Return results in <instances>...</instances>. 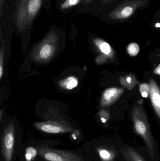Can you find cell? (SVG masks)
<instances>
[{
    "mask_svg": "<svg viewBox=\"0 0 160 161\" xmlns=\"http://www.w3.org/2000/svg\"><path fill=\"white\" fill-rule=\"evenodd\" d=\"M149 94L153 108L159 117H160V90L154 80H150Z\"/></svg>",
    "mask_w": 160,
    "mask_h": 161,
    "instance_id": "52a82bcc",
    "label": "cell"
},
{
    "mask_svg": "<svg viewBox=\"0 0 160 161\" xmlns=\"http://www.w3.org/2000/svg\"><path fill=\"white\" fill-rule=\"evenodd\" d=\"M1 33H0V41H1Z\"/></svg>",
    "mask_w": 160,
    "mask_h": 161,
    "instance_id": "d4e9b609",
    "label": "cell"
},
{
    "mask_svg": "<svg viewBox=\"0 0 160 161\" xmlns=\"http://www.w3.org/2000/svg\"><path fill=\"white\" fill-rule=\"evenodd\" d=\"M156 26L157 27H160V24L159 23H157L156 24Z\"/></svg>",
    "mask_w": 160,
    "mask_h": 161,
    "instance_id": "603a6c76",
    "label": "cell"
},
{
    "mask_svg": "<svg viewBox=\"0 0 160 161\" xmlns=\"http://www.w3.org/2000/svg\"><path fill=\"white\" fill-rule=\"evenodd\" d=\"M38 152L47 161H84L81 157L70 151L53 149L45 146H39Z\"/></svg>",
    "mask_w": 160,
    "mask_h": 161,
    "instance_id": "277c9868",
    "label": "cell"
},
{
    "mask_svg": "<svg viewBox=\"0 0 160 161\" xmlns=\"http://www.w3.org/2000/svg\"><path fill=\"white\" fill-rule=\"evenodd\" d=\"M5 0H0V15L2 12V8H3V6Z\"/></svg>",
    "mask_w": 160,
    "mask_h": 161,
    "instance_id": "d6986e66",
    "label": "cell"
},
{
    "mask_svg": "<svg viewBox=\"0 0 160 161\" xmlns=\"http://www.w3.org/2000/svg\"><path fill=\"white\" fill-rule=\"evenodd\" d=\"M133 120L135 131L142 138L149 156L154 158L155 156V142L145 116L142 114H135L133 115Z\"/></svg>",
    "mask_w": 160,
    "mask_h": 161,
    "instance_id": "3957f363",
    "label": "cell"
},
{
    "mask_svg": "<svg viewBox=\"0 0 160 161\" xmlns=\"http://www.w3.org/2000/svg\"><path fill=\"white\" fill-rule=\"evenodd\" d=\"M133 13V8L131 6H127L123 8L120 12V18H127L130 17Z\"/></svg>",
    "mask_w": 160,
    "mask_h": 161,
    "instance_id": "5bb4252c",
    "label": "cell"
},
{
    "mask_svg": "<svg viewBox=\"0 0 160 161\" xmlns=\"http://www.w3.org/2000/svg\"><path fill=\"white\" fill-rule=\"evenodd\" d=\"M127 80L128 82L130 83L131 81V78L130 77H128V78H127Z\"/></svg>",
    "mask_w": 160,
    "mask_h": 161,
    "instance_id": "7402d4cb",
    "label": "cell"
},
{
    "mask_svg": "<svg viewBox=\"0 0 160 161\" xmlns=\"http://www.w3.org/2000/svg\"><path fill=\"white\" fill-rule=\"evenodd\" d=\"M43 0H21L16 10L15 23L20 32L30 29Z\"/></svg>",
    "mask_w": 160,
    "mask_h": 161,
    "instance_id": "6da1fadb",
    "label": "cell"
},
{
    "mask_svg": "<svg viewBox=\"0 0 160 161\" xmlns=\"http://www.w3.org/2000/svg\"><path fill=\"white\" fill-rule=\"evenodd\" d=\"M5 44L3 40V44L0 49V80L2 79L3 74L4 58L5 54Z\"/></svg>",
    "mask_w": 160,
    "mask_h": 161,
    "instance_id": "4fadbf2b",
    "label": "cell"
},
{
    "mask_svg": "<svg viewBox=\"0 0 160 161\" xmlns=\"http://www.w3.org/2000/svg\"><path fill=\"white\" fill-rule=\"evenodd\" d=\"M121 151L126 161H146L141 154L132 147H126L121 149Z\"/></svg>",
    "mask_w": 160,
    "mask_h": 161,
    "instance_id": "9c48e42d",
    "label": "cell"
},
{
    "mask_svg": "<svg viewBox=\"0 0 160 161\" xmlns=\"http://www.w3.org/2000/svg\"><path fill=\"white\" fill-rule=\"evenodd\" d=\"M78 81L74 77H70L59 82V85L62 88L71 90L78 86Z\"/></svg>",
    "mask_w": 160,
    "mask_h": 161,
    "instance_id": "30bf717a",
    "label": "cell"
},
{
    "mask_svg": "<svg viewBox=\"0 0 160 161\" xmlns=\"http://www.w3.org/2000/svg\"><path fill=\"white\" fill-rule=\"evenodd\" d=\"M26 160L27 161H31L32 159L34 158L37 155V151L35 148L33 147H28L26 150Z\"/></svg>",
    "mask_w": 160,
    "mask_h": 161,
    "instance_id": "9a60e30c",
    "label": "cell"
},
{
    "mask_svg": "<svg viewBox=\"0 0 160 161\" xmlns=\"http://www.w3.org/2000/svg\"><path fill=\"white\" fill-rule=\"evenodd\" d=\"M80 0H66L61 6L62 9H65L71 7L73 6L78 4Z\"/></svg>",
    "mask_w": 160,
    "mask_h": 161,
    "instance_id": "e0dca14e",
    "label": "cell"
},
{
    "mask_svg": "<svg viewBox=\"0 0 160 161\" xmlns=\"http://www.w3.org/2000/svg\"><path fill=\"white\" fill-rule=\"evenodd\" d=\"M3 111H0V123H1V119H2V116H3Z\"/></svg>",
    "mask_w": 160,
    "mask_h": 161,
    "instance_id": "44dd1931",
    "label": "cell"
},
{
    "mask_svg": "<svg viewBox=\"0 0 160 161\" xmlns=\"http://www.w3.org/2000/svg\"><path fill=\"white\" fill-rule=\"evenodd\" d=\"M57 38L55 33H49L32 51L31 57L34 61L46 63L53 57L57 47Z\"/></svg>",
    "mask_w": 160,
    "mask_h": 161,
    "instance_id": "7a4b0ae2",
    "label": "cell"
},
{
    "mask_svg": "<svg viewBox=\"0 0 160 161\" xmlns=\"http://www.w3.org/2000/svg\"><path fill=\"white\" fill-rule=\"evenodd\" d=\"M160 65H159L158 66L157 68V69H156V70H155V74H156L157 75H159L160 72Z\"/></svg>",
    "mask_w": 160,
    "mask_h": 161,
    "instance_id": "ffe728a7",
    "label": "cell"
},
{
    "mask_svg": "<svg viewBox=\"0 0 160 161\" xmlns=\"http://www.w3.org/2000/svg\"><path fill=\"white\" fill-rule=\"evenodd\" d=\"M98 152L101 158L103 161H112L115 158V154L111 150L105 148H99Z\"/></svg>",
    "mask_w": 160,
    "mask_h": 161,
    "instance_id": "8fae6325",
    "label": "cell"
},
{
    "mask_svg": "<svg viewBox=\"0 0 160 161\" xmlns=\"http://www.w3.org/2000/svg\"><path fill=\"white\" fill-rule=\"evenodd\" d=\"M149 85L147 83H142L140 86V91L142 96L147 97L149 93Z\"/></svg>",
    "mask_w": 160,
    "mask_h": 161,
    "instance_id": "2e32d148",
    "label": "cell"
},
{
    "mask_svg": "<svg viewBox=\"0 0 160 161\" xmlns=\"http://www.w3.org/2000/svg\"><path fill=\"white\" fill-rule=\"evenodd\" d=\"M123 92V89L117 88H111L107 89L103 93L101 101V105L107 106L114 102Z\"/></svg>",
    "mask_w": 160,
    "mask_h": 161,
    "instance_id": "ba28073f",
    "label": "cell"
},
{
    "mask_svg": "<svg viewBox=\"0 0 160 161\" xmlns=\"http://www.w3.org/2000/svg\"><path fill=\"white\" fill-rule=\"evenodd\" d=\"M15 146V126L12 121L4 128L1 152L4 161H11Z\"/></svg>",
    "mask_w": 160,
    "mask_h": 161,
    "instance_id": "5b68a950",
    "label": "cell"
},
{
    "mask_svg": "<svg viewBox=\"0 0 160 161\" xmlns=\"http://www.w3.org/2000/svg\"><path fill=\"white\" fill-rule=\"evenodd\" d=\"M128 53L132 56L137 55L140 51L139 45L135 42H132L129 44L127 48Z\"/></svg>",
    "mask_w": 160,
    "mask_h": 161,
    "instance_id": "7c38bea8",
    "label": "cell"
},
{
    "mask_svg": "<svg viewBox=\"0 0 160 161\" xmlns=\"http://www.w3.org/2000/svg\"><path fill=\"white\" fill-rule=\"evenodd\" d=\"M101 50L105 54H109L111 52V48L109 44L106 42H102L100 46Z\"/></svg>",
    "mask_w": 160,
    "mask_h": 161,
    "instance_id": "ac0fdd59",
    "label": "cell"
},
{
    "mask_svg": "<svg viewBox=\"0 0 160 161\" xmlns=\"http://www.w3.org/2000/svg\"><path fill=\"white\" fill-rule=\"evenodd\" d=\"M21 161H23L21 160Z\"/></svg>",
    "mask_w": 160,
    "mask_h": 161,
    "instance_id": "484cf974",
    "label": "cell"
},
{
    "mask_svg": "<svg viewBox=\"0 0 160 161\" xmlns=\"http://www.w3.org/2000/svg\"><path fill=\"white\" fill-rule=\"evenodd\" d=\"M34 126L42 132L51 134H60L70 132L72 130L71 128L59 122L51 120L35 122L34 123Z\"/></svg>",
    "mask_w": 160,
    "mask_h": 161,
    "instance_id": "8992f818",
    "label": "cell"
},
{
    "mask_svg": "<svg viewBox=\"0 0 160 161\" xmlns=\"http://www.w3.org/2000/svg\"><path fill=\"white\" fill-rule=\"evenodd\" d=\"M101 121H102V123H105L106 122V120L105 119H104L103 118H101Z\"/></svg>",
    "mask_w": 160,
    "mask_h": 161,
    "instance_id": "cb8c5ba5",
    "label": "cell"
}]
</instances>
